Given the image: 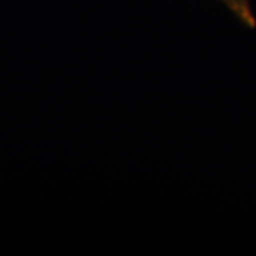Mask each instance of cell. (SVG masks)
Wrapping results in <instances>:
<instances>
[{
	"label": "cell",
	"instance_id": "obj_1",
	"mask_svg": "<svg viewBox=\"0 0 256 256\" xmlns=\"http://www.w3.org/2000/svg\"><path fill=\"white\" fill-rule=\"evenodd\" d=\"M220 2L240 20L242 24H245L249 28H256V18L250 0H220Z\"/></svg>",
	"mask_w": 256,
	"mask_h": 256
}]
</instances>
